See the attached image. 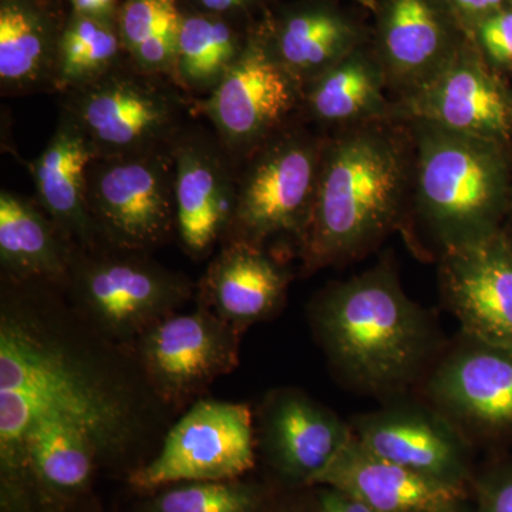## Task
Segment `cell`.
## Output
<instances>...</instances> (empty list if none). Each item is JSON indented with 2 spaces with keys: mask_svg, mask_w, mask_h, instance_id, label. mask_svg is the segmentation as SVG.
Returning <instances> with one entry per match:
<instances>
[{
  "mask_svg": "<svg viewBox=\"0 0 512 512\" xmlns=\"http://www.w3.org/2000/svg\"><path fill=\"white\" fill-rule=\"evenodd\" d=\"M362 5L369 6V8L376 9V0H357Z\"/></svg>",
  "mask_w": 512,
  "mask_h": 512,
  "instance_id": "cell-39",
  "label": "cell"
},
{
  "mask_svg": "<svg viewBox=\"0 0 512 512\" xmlns=\"http://www.w3.org/2000/svg\"><path fill=\"white\" fill-rule=\"evenodd\" d=\"M128 60L117 23L72 15L60 35L55 92L92 84Z\"/></svg>",
  "mask_w": 512,
  "mask_h": 512,
  "instance_id": "cell-28",
  "label": "cell"
},
{
  "mask_svg": "<svg viewBox=\"0 0 512 512\" xmlns=\"http://www.w3.org/2000/svg\"><path fill=\"white\" fill-rule=\"evenodd\" d=\"M464 503H466V501H463V503L448 505V507L441 508V510L436 512H468L466 505H464Z\"/></svg>",
  "mask_w": 512,
  "mask_h": 512,
  "instance_id": "cell-38",
  "label": "cell"
},
{
  "mask_svg": "<svg viewBox=\"0 0 512 512\" xmlns=\"http://www.w3.org/2000/svg\"><path fill=\"white\" fill-rule=\"evenodd\" d=\"M63 113L92 140L100 156L173 147L197 113V101L168 79L131 60L92 84L64 93Z\"/></svg>",
  "mask_w": 512,
  "mask_h": 512,
  "instance_id": "cell-5",
  "label": "cell"
},
{
  "mask_svg": "<svg viewBox=\"0 0 512 512\" xmlns=\"http://www.w3.org/2000/svg\"><path fill=\"white\" fill-rule=\"evenodd\" d=\"M234 326L205 311L158 323L144 343V362L158 387L170 396L200 389L234 366Z\"/></svg>",
  "mask_w": 512,
  "mask_h": 512,
  "instance_id": "cell-16",
  "label": "cell"
},
{
  "mask_svg": "<svg viewBox=\"0 0 512 512\" xmlns=\"http://www.w3.org/2000/svg\"><path fill=\"white\" fill-rule=\"evenodd\" d=\"M350 426L363 446L397 466L443 483L467 487L470 481L464 431L436 407L393 404Z\"/></svg>",
  "mask_w": 512,
  "mask_h": 512,
  "instance_id": "cell-14",
  "label": "cell"
},
{
  "mask_svg": "<svg viewBox=\"0 0 512 512\" xmlns=\"http://www.w3.org/2000/svg\"><path fill=\"white\" fill-rule=\"evenodd\" d=\"M224 16H183L175 56L174 83L191 100L207 99L247 47Z\"/></svg>",
  "mask_w": 512,
  "mask_h": 512,
  "instance_id": "cell-26",
  "label": "cell"
},
{
  "mask_svg": "<svg viewBox=\"0 0 512 512\" xmlns=\"http://www.w3.org/2000/svg\"><path fill=\"white\" fill-rule=\"evenodd\" d=\"M328 493L338 512H375L372 508L367 507L366 504L360 503L356 498L340 493L338 490L328 488Z\"/></svg>",
  "mask_w": 512,
  "mask_h": 512,
  "instance_id": "cell-35",
  "label": "cell"
},
{
  "mask_svg": "<svg viewBox=\"0 0 512 512\" xmlns=\"http://www.w3.org/2000/svg\"><path fill=\"white\" fill-rule=\"evenodd\" d=\"M254 488L232 481H201L158 495L154 512H256Z\"/></svg>",
  "mask_w": 512,
  "mask_h": 512,
  "instance_id": "cell-30",
  "label": "cell"
},
{
  "mask_svg": "<svg viewBox=\"0 0 512 512\" xmlns=\"http://www.w3.org/2000/svg\"><path fill=\"white\" fill-rule=\"evenodd\" d=\"M319 512H338L336 510L335 504H333L332 498L328 493V490L322 494L319 501Z\"/></svg>",
  "mask_w": 512,
  "mask_h": 512,
  "instance_id": "cell-37",
  "label": "cell"
},
{
  "mask_svg": "<svg viewBox=\"0 0 512 512\" xmlns=\"http://www.w3.org/2000/svg\"><path fill=\"white\" fill-rule=\"evenodd\" d=\"M508 2H510V3H511V5H512V0H508Z\"/></svg>",
  "mask_w": 512,
  "mask_h": 512,
  "instance_id": "cell-40",
  "label": "cell"
},
{
  "mask_svg": "<svg viewBox=\"0 0 512 512\" xmlns=\"http://www.w3.org/2000/svg\"><path fill=\"white\" fill-rule=\"evenodd\" d=\"M276 467L293 481L313 484L352 440V426L301 393L276 397L266 417Z\"/></svg>",
  "mask_w": 512,
  "mask_h": 512,
  "instance_id": "cell-20",
  "label": "cell"
},
{
  "mask_svg": "<svg viewBox=\"0 0 512 512\" xmlns=\"http://www.w3.org/2000/svg\"><path fill=\"white\" fill-rule=\"evenodd\" d=\"M458 25L473 33L478 23L503 10L505 0H443Z\"/></svg>",
  "mask_w": 512,
  "mask_h": 512,
  "instance_id": "cell-33",
  "label": "cell"
},
{
  "mask_svg": "<svg viewBox=\"0 0 512 512\" xmlns=\"http://www.w3.org/2000/svg\"><path fill=\"white\" fill-rule=\"evenodd\" d=\"M183 16L180 0H124L117 28L131 63L174 82Z\"/></svg>",
  "mask_w": 512,
  "mask_h": 512,
  "instance_id": "cell-29",
  "label": "cell"
},
{
  "mask_svg": "<svg viewBox=\"0 0 512 512\" xmlns=\"http://www.w3.org/2000/svg\"><path fill=\"white\" fill-rule=\"evenodd\" d=\"M440 284L463 335L512 346V244L504 232L441 249Z\"/></svg>",
  "mask_w": 512,
  "mask_h": 512,
  "instance_id": "cell-12",
  "label": "cell"
},
{
  "mask_svg": "<svg viewBox=\"0 0 512 512\" xmlns=\"http://www.w3.org/2000/svg\"><path fill=\"white\" fill-rule=\"evenodd\" d=\"M82 427L99 448L126 429L127 412L113 389L80 357L36 326L3 319L0 329V456L3 483L29 470L26 434L43 420Z\"/></svg>",
  "mask_w": 512,
  "mask_h": 512,
  "instance_id": "cell-2",
  "label": "cell"
},
{
  "mask_svg": "<svg viewBox=\"0 0 512 512\" xmlns=\"http://www.w3.org/2000/svg\"><path fill=\"white\" fill-rule=\"evenodd\" d=\"M87 195L101 241L127 251L160 244L175 229L173 147L97 157Z\"/></svg>",
  "mask_w": 512,
  "mask_h": 512,
  "instance_id": "cell-7",
  "label": "cell"
},
{
  "mask_svg": "<svg viewBox=\"0 0 512 512\" xmlns=\"http://www.w3.org/2000/svg\"><path fill=\"white\" fill-rule=\"evenodd\" d=\"M76 249L36 200L0 192V261L16 281L59 282Z\"/></svg>",
  "mask_w": 512,
  "mask_h": 512,
  "instance_id": "cell-23",
  "label": "cell"
},
{
  "mask_svg": "<svg viewBox=\"0 0 512 512\" xmlns=\"http://www.w3.org/2000/svg\"><path fill=\"white\" fill-rule=\"evenodd\" d=\"M356 498L375 512H436L467 500V487L421 476L384 460L355 436L315 483Z\"/></svg>",
  "mask_w": 512,
  "mask_h": 512,
  "instance_id": "cell-19",
  "label": "cell"
},
{
  "mask_svg": "<svg viewBox=\"0 0 512 512\" xmlns=\"http://www.w3.org/2000/svg\"><path fill=\"white\" fill-rule=\"evenodd\" d=\"M510 241H511V239H510ZM511 244H512V241H511Z\"/></svg>",
  "mask_w": 512,
  "mask_h": 512,
  "instance_id": "cell-41",
  "label": "cell"
},
{
  "mask_svg": "<svg viewBox=\"0 0 512 512\" xmlns=\"http://www.w3.org/2000/svg\"><path fill=\"white\" fill-rule=\"evenodd\" d=\"M394 117L505 144L512 136V94L480 50L464 40L429 86L394 100Z\"/></svg>",
  "mask_w": 512,
  "mask_h": 512,
  "instance_id": "cell-11",
  "label": "cell"
},
{
  "mask_svg": "<svg viewBox=\"0 0 512 512\" xmlns=\"http://www.w3.org/2000/svg\"><path fill=\"white\" fill-rule=\"evenodd\" d=\"M76 285L83 301L113 328H130L160 315L188 292L183 279L134 256H86Z\"/></svg>",
  "mask_w": 512,
  "mask_h": 512,
  "instance_id": "cell-18",
  "label": "cell"
},
{
  "mask_svg": "<svg viewBox=\"0 0 512 512\" xmlns=\"http://www.w3.org/2000/svg\"><path fill=\"white\" fill-rule=\"evenodd\" d=\"M288 276L262 247L229 239L208 268L204 288L218 318L231 326L268 318L284 301Z\"/></svg>",
  "mask_w": 512,
  "mask_h": 512,
  "instance_id": "cell-21",
  "label": "cell"
},
{
  "mask_svg": "<svg viewBox=\"0 0 512 512\" xmlns=\"http://www.w3.org/2000/svg\"><path fill=\"white\" fill-rule=\"evenodd\" d=\"M197 2L200 3L201 8L205 9V12L224 16L242 8L248 0H197Z\"/></svg>",
  "mask_w": 512,
  "mask_h": 512,
  "instance_id": "cell-36",
  "label": "cell"
},
{
  "mask_svg": "<svg viewBox=\"0 0 512 512\" xmlns=\"http://www.w3.org/2000/svg\"><path fill=\"white\" fill-rule=\"evenodd\" d=\"M409 124L414 207L441 249L498 231L508 198L504 144L427 121Z\"/></svg>",
  "mask_w": 512,
  "mask_h": 512,
  "instance_id": "cell-4",
  "label": "cell"
},
{
  "mask_svg": "<svg viewBox=\"0 0 512 512\" xmlns=\"http://www.w3.org/2000/svg\"><path fill=\"white\" fill-rule=\"evenodd\" d=\"M254 429L248 406L205 400L168 433L160 454L134 471L141 490L173 483L232 481L254 467Z\"/></svg>",
  "mask_w": 512,
  "mask_h": 512,
  "instance_id": "cell-9",
  "label": "cell"
},
{
  "mask_svg": "<svg viewBox=\"0 0 512 512\" xmlns=\"http://www.w3.org/2000/svg\"><path fill=\"white\" fill-rule=\"evenodd\" d=\"M426 393L463 431H512V346L461 336L431 373Z\"/></svg>",
  "mask_w": 512,
  "mask_h": 512,
  "instance_id": "cell-13",
  "label": "cell"
},
{
  "mask_svg": "<svg viewBox=\"0 0 512 512\" xmlns=\"http://www.w3.org/2000/svg\"><path fill=\"white\" fill-rule=\"evenodd\" d=\"M443 0H386L380 15L377 60L397 99L420 92L456 57L464 40Z\"/></svg>",
  "mask_w": 512,
  "mask_h": 512,
  "instance_id": "cell-15",
  "label": "cell"
},
{
  "mask_svg": "<svg viewBox=\"0 0 512 512\" xmlns=\"http://www.w3.org/2000/svg\"><path fill=\"white\" fill-rule=\"evenodd\" d=\"M376 55L350 53L303 87L302 111L328 127H350L377 120H396L394 100Z\"/></svg>",
  "mask_w": 512,
  "mask_h": 512,
  "instance_id": "cell-22",
  "label": "cell"
},
{
  "mask_svg": "<svg viewBox=\"0 0 512 512\" xmlns=\"http://www.w3.org/2000/svg\"><path fill=\"white\" fill-rule=\"evenodd\" d=\"M123 2L120 0H70L73 15L87 16V18L107 20V22L113 23H117Z\"/></svg>",
  "mask_w": 512,
  "mask_h": 512,
  "instance_id": "cell-34",
  "label": "cell"
},
{
  "mask_svg": "<svg viewBox=\"0 0 512 512\" xmlns=\"http://www.w3.org/2000/svg\"><path fill=\"white\" fill-rule=\"evenodd\" d=\"M478 512H512V461L498 464L478 478Z\"/></svg>",
  "mask_w": 512,
  "mask_h": 512,
  "instance_id": "cell-32",
  "label": "cell"
},
{
  "mask_svg": "<svg viewBox=\"0 0 512 512\" xmlns=\"http://www.w3.org/2000/svg\"><path fill=\"white\" fill-rule=\"evenodd\" d=\"M477 49L493 69H512V10H500L474 29Z\"/></svg>",
  "mask_w": 512,
  "mask_h": 512,
  "instance_id": "cell-31",
  "label": "cell"
},
{
  "mask_svg": "<svg viewBox=\"0 0 512 512\" xmlns=\"http://www.w3.org/2000/svg\"><path fill=\"white\" fill-rule=\"evenodd\" d=\"M326 138L291 124L242 161L229 239L258 247L279 237L302 241L311 221Z\"/></svg>",
  "mask_w": 512,
  "mask_h": 512,
  "instance_id": "cell-6",
  "label": "cell"
},
{
  "mask_svg": "<svg viewBox=\"0 0 512 512\" xmlns=\"http://www.w3.org/2000/svg\"><path fill=\"white\" fill-rule=\"evenodd\" d=\"M175 231L190 255L204 256L231 231L239 164L214 131L192 126L173 146Z\"/></svg>",
  "mask_w": 512,
  "mask_h": 512,
  "instance_id": "cell-10",
  "label": "cell"
},
{
  "mask_svg": "<svg viewBox=\"0 0 512 512\" xmlns=\"http://www.w3.org/2000/svg\"><path fill=\"white\" fill-rule=\"evenodd\" d=\"M303 87L276 60L265 39H248L242 55L197 113L239 165L302 110Z\"/></svg>",
  "mask_w": 512,
  "mask_h": 512,
  "instance_id": "cell-8",
  "label": "cell"
},
{
  "mask_svg": "<svg viewBox=\"0 0 512 512\" xmlns=\"http://www.w3.org/2000/svg\"><path fill=\"white\" fill-rule=\"evenodd\" d=\"M409 121L377 120L326 138L311 221L301 241L309 271L365 255L399 225L413 194Z\"/></svg>",
  "mask_w": 512,
  "mask_h": 512,
  "instance_id": "cell-1",
  "label": "cell"
},
{
  "mask_svg": "<svg viewBox=\"0 0 512 512\" xmlns=\"http://www.w3.org/2000/svg\"><path fill=\"white\" fill-rule=\"evenodd\" d=\"M265 40L302 87L360 47L353 23L326 6L292 12L279 23L272 39Z\"/></svg>",
  "mask_w": 512,
  "mask_h": 512,
  "instance_id": "cell-25",
  "label": "cell"
},
{
  "mask_svg": "<svg viewBox=\"0 0 512 512\" xmlns=\"http://www.w3.org/2000/svg\"><path fill=\"white\" fill-rule=\"evenodd\" d=\"M56 32L35 0H2L0 5V89L20 96L55 92Z\"/></svg>",
  "mask_w": 512,
  "mask_h": 512,
  "instance_id": "cell-24",
  "label": "cell"
},
{
  "mask_svg": "<svg viewBox=\"0 0 512 512\" xmlns=\"http://www.w3.org/2000/svg\"><path fill=\"white\" fill-rule=\"evenodd\" d=\"M313 319L330 362L360 392H402L433 352L429 315L403 291L390 262L329 286Z\"/></svg>",
  "mask_w": 512,
  "mask_h": 512,
  "instance_id": "cell-3",
  "label": "cell"
},
{
  "mask_svg": "<svg viewBox=\"0 0 512 512\" xmlns=\"http://www.w3.org/2000/svg\"><path fill=\"white\" fill-rule=\"evenodd\" d=\"M99 156L92 140L62 111L45 150L30 163L36 201L76 251H93L103 242L87 195V174Z\"/></svg>",
  "mask_w": 512,
  "mask_h": 512,
  "instance_id": "cell-17",
  "label": "cell"
},
{
  "mask_svg": "<svg viewBox=\"0 0 512 512\" xmlns=\"http://www.w3.org/2000/svg\"><path fill=\"white\" fill-rule=\"evenodd\" d=\"M99 450L86 430L60 419L39 421L23 443L30 473L47 490L64 495L79 493L86 487Z\"/></svg>",
  "mask_w": 512,
  "mask_h": 512,
  "instance_id": "cell-27",
  "label": "cell"
}]
</instances>
